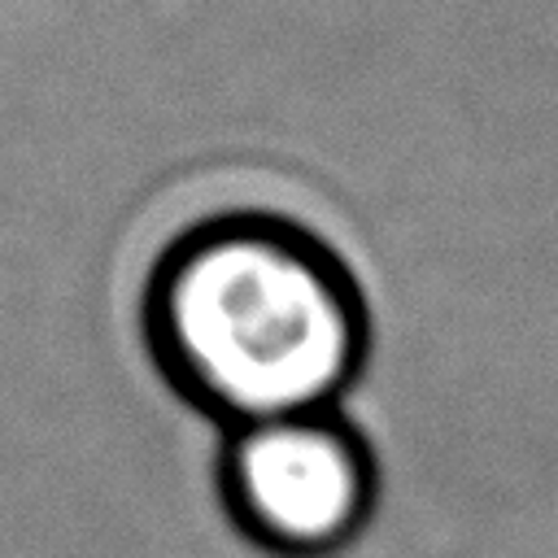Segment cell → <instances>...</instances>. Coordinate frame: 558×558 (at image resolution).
I'll return each instance as SVG.
<instances>
[{
    "mask_svg": "<svg viewBox=\"0 0 558 558\" xmlns=\"http://www.w3.org/2000/svg\"><path fill=\"white\" fill-rule=\"evenodd\" d=\"M140 327L161 379L222 432L340 410L371 357V305L349 262L266 209L183 227L144 279Z\"/></svg>",
    "mask_w": 558,
    "mask_h": 558,
    "instance_id": "obj_1",
    "label": "cell"
},
{
    "mask_svg": "<svg viewBox=\"0 0 558 558\" xmlns=\"http://www.w3.org/2000/svg\"><path fill=\"white\" fill-rule=\"evenodd\" d=\"M218 497L244 541L270 558L349 549L379 501L375 449L344 410H314L222 432Z\"/></svg>",
    "mask_w": 558,
    "mask_h": 558,
    "instance_id": "obj_2",
    "label": "cell"
}]
</instances>
